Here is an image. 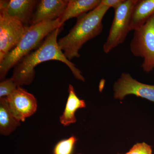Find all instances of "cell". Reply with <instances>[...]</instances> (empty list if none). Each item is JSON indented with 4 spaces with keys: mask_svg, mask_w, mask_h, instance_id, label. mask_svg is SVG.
<instances>
[{
    "mask_svg": "<svg viewBox=\"0 0 154 154\" xmlns=\"http://www.w3.org/2000/svg\"><path fill=\"white\" fill-rule=\"evenodd\" d=\"M60 29L57 28L50 33L40 46L25 56L15 67L11 78L18 87L31 84L35 77V67L49 60L63 63L69 67L75 79L85 82L82 72L66 58L59 46L57 38Z\"/></svg>",
    "mask_w": 154,
    "mask_h": 154,
    "instance_id": "1",
    "label": "cell"
},
{
    "mask_svg": "<svg viewBox=\"0 0 154 154\" xmlns=\"http://www.w3.org/2000/svg\"><path fill=\"white\" fill-rule=\"evenodd\" d=\"M109 9L100 3L93 11L77 18L69 33L58 40L59 46L68 60L79 57V51L83 45L102 33V20Z\"/></svg>",
    "mask_w": 154,
    "mask_h": 154,
    "instance_id": "2",
    "label": "cell"
},
{
    "mask_svg": "<svg viewBox=\"0 0 154 154\" xmlns=\"http://www.w3.org/2000/svg\"><path fill=\"white\" fill-rule=\"evenodd\" d=\"M58 19L29 25L19 43L0 63V79H5L11 69L16 66L26 55L40 46L46 36L63 26Z\"/></svg>",
    "mask_w": 154,
    "mask_h": 154,
    "instance_id": "3",
    "label": "cell"
},
{
    "mask_svg": "<svg viewBox=\"0 0 154 154\" xmlns=\"http://www.w3.org/2000/svg\"><path fill=\"white\" fill-rule=\"evenodd\" d=\"M130 48L133 55L143 59L141 67L149 73L154 69V14L144 25L134 30Z\"/></svg>",
    "mask_w": 154,
    "mask_h": 154,
    "instance_id": "4",
    "label": "cell"
},
{
    "mask_svg": "<svg viewBox=\"0 0 154 154\" xmlns=\"http://www.w3.org/2000/svg\"><path fill=\"white\" fill-rule=\"evenodd\" d=\"M137 0H124L121 5L114 10V18L109 34L103 46L105 54H108L122 44L131 31V14Z\"/></svg>",
    "mask_w": 154,
    "mask_h": 154,
    "instance_id": "5",
    "label": "cell"
},
{
    "mask_svg": "<svg viewBox=\"0 0 154 154\" xmlns=\"http://www.w3.org/2000/svg\"><path fill=\"white\" fill-rule=\"evenodd\" d=\"M29 26L0 10V63L19 43Z\"/></svg>",
    "mask_w": 154,
    "mask_h": 154,
    "instance_id": "6",
    "label": "cell"
},
{
    "mask_svg": "<svg viewBox=\"0 0 154 154\" xmlns=\"http://www.w3.org/2000/svg\"><path fill=\"white\" fill-rule=\"evenodd\" d=\"M114 97L122 100L125 96L134 95L154 102V85L139 82L129 73H123L114 83Z\"/></svg>",
    "mask_w": 154,
    "mask_h": 154,
    "instance_id": "7",
    "label": "cell"
},
{
    "mask_svg": "<svg viewBox=\"0 0 154 154\" xmlns=\"http://www.w3.org/2000/svg\"><path fill=\"white\" fill-rule=\"evenodd\" d=\"M5 98L11 113L20 122L25 121V119L33 115L37 110L35 97L20 87Z\"/></svg>",
    "mask_w": 154,
    "mask_h": 154,
    "instance_id": "8",
    "label": "cell"
},
{
    "mask_svg": "<svg viewBox=\"0 0 154 154\" xmlns=\"http://www.w3.org/2000/svg\"><path fill=\"white\" fill-rule=\"evenodd\" d=\"M68 0L38 1L30 22V25L58 19L66 8Z\"/></svg>",
    "mask_w": 154,
    "mask_h": 154,
    "instance_id": "9",
    "label": "cell"
},
{
    "mask_svg": "<svg viewBox=\"0 0 154 154\" xmlns=\"http://www.w3.org/2000/svg\"><path fill=\"white\" fill-rule=\"evenodd\" d=\"M38 2L36 0H1L0 10L29 26Z\"/></svg>",
    "mask_w": 154,
    "mask_h": 154,
    "instance_id": "10",
    "label": "cell"
},
{
    "mask_svg": "<svg viewBox=\"0 0 154 154\" xmlns=\"http://www.w3.org/2000/svg\"><path fill=\"white\" fill-rule=\"evenodd\" d=\"M101 0H69L66 8L58 18L61 24L73 18H79L96 8Z\"/></svg>",
    "mask_w": 154,
    "mask_h": 154,
    "instance_id": "11",
    "label": "cell"
},
{
    "mask_svg": "<svg viewBox=\"0 0 154 154\" xmlns=\"http://www.w3.org/2000/svg\"><path fill=\"white\" fill-rule=\"evenodd\" d=\"M153 14L154 0H137L131 17V31L144 25Z\"/></svg>",
    "mask_w": 154,
    "mask_h": 154,
    "instance_id": "12",
    "label": "cell"
},
{
    "mask_svg": "<svg viewBox=\"0 0 154 154\" xmlns=\"http://www.w3.org/2000/svg\"><path fill=\"white\" fill-rule=\"evenodd\" d=\"M69 96L64 110L60 117L61 124L64 126H68L76 122L75 113L78 109L85 108V102L77 96L74 88L71 85H69Z\"/></svg>",
    "mask_w": 154,
    "mask_h": 154,
    "instance_id": "13",
    "label": "cell"
},
{
    "mask_svg": "<svg viewBox=\"0 0 154 154\" xmlns=\"http://www.w3.org/2000/svg\"><path fill=\"white\" fill-rule=\"evenodd\" d=\"M21 122L17 119L9 108L5 97L0 98V133L9 135L20 126Z\"/></svg>",
    "mask_w": 154,
    "mask_h": 154,
    "instance_id": "14",
    "label": "cell"
},
{
    "mask_svg": "<svg viewBox=\"0 0 154 154\" xmlns=\"http://www.w3.org/2000/svg\"><path fill=\"white\" fill-rule=\"evenodd\" d=\"M77 139L74 136L58 142L53 149V154H72Z\"/></svg>",
    "mask_w": 154,
    "mask_h": 154,
    "instance_id": "15",
    "label": "cell"
},
{
    "mask_svg": "<svg viewBox=\"0 0 154 154\" xmlns=\"http://www.w3.org/2000/svg\"><path fill=\"white\" fill-rule=\"evenodd\" d=\"M18 87L11 78L3 80L0 83V98L10 96Z\"/></svg>",
    "mask_w": 154,
    "mask_h": 154,
    "instance_id": "16",
    "label": "cell"
},
{
    "mask_svg": "<svg viewBox=\"0 0 154 154\" xmlns=\"http://www.w3.org/2000/svg\"><path fill=\"white\" fill-rule=\"evenodd\" d=\"M151 146L145 143H140L135 144L129 152L124 154H152Z\"/></svg>",
    "mask_w": 154,
    "mask_h": 154,
    "instance_id": "17",
    "label": "cell"
},
{
    "mask_svg": "<svg viewBox=\"0 0 154 154\" xmlns=\"http://www.w3.org/2000/svg\"><path fill=\"white\" fill-rule=\"evenodd\" d=\"M124 1V0H102L101 2L110 8H112L115 10L121 5Z\"/></svg>",
    "mask_w": 154,
    "mask_h": 154,
    "instance_id": "18",
    "label": "cell"
},
{
    "mask_svg": "<svg viewBox=\"0 0 154 154\" xmlns=\"http://www.w3.org/2000/svg\"><path fill=\"white\" fill-rule=\"evenodd\" d=\"M83 154L79 153V154Z\"/></svg>",
    "mask_w": 154,
    "mask_h": 154,
    "instance_id": "19",
    "label": "cell"
}]
</instances>
